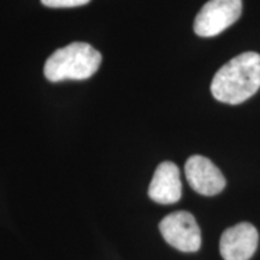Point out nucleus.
<instances>
[{
    "label": "nucleus",
    "instance_id": "nucleus-1",
    "mask_svg": "<svg viewBox=\"0 0 260 260\" xmlns=\"http://www.w3.org/2000/svg\"><path fill=\"white\" fill-rule=\"evenodd\" d=\"M260 88V54L245 52L224 64L214 75L211 93L220 103L237 105Z\"/></svg>",
    "mask_w": 260,
    "mask_h": 260
},
{
    "label": "nucleus",
    "instance_id": "nucleus-2",
    "mask_svg": "<svg viewBox=\"0 0 260 260\" xmlns=\"http://www.w3.org/2000/svg\"><path fill=\"white\" fill-rule=\"evenodd\" d=\"M103 57L99 51L86 42H73L58 48L48 57L44 67L50 82L65 80H87L99 69Z\"/></svg>",
    "mask_w": 260,
    "mask_h": 260
},
{
    "label": "nucleus",
    "instance_id": "nucleus-3",
    "mask_svg": "<svg viewBox=\"0 0 260 260\" xmlns=\"http://www.w3.org/2000/svg\"><path fill=\"white\" fill-rule=\"evenodd\" d=\"M242 0H210L194 21L195 34L203 38L219 35L240 18Z\"/></svg>",
    "mask_w": 260,
    "mask_h": 260
},
{
    "label": "nucleus",
    "instance_id": "nucleus-4",
    "mask_svg": "<svg viewBox=\"0 0 260 260\" xmlns=\"http://www.w3.org/2000/svg\"><path fill=\"white\" fill-rule=\"evenodd\" d=\"M159 230L169 245L181 252L191 253L201 247V232L194 216L187 211L168 214L159 223Z\"/></svg>",
    "mask_w": 260,
    "mask_h": 260
},
{
    "label": "nucleus",
    "instance_id": "nucleus-5",
    "mask_svg": "<svg viewBox=\"0 0 260 260\" xmlns=\"http://www.w3.org/2000/svg\"><path fill=\"white\" fill-rule=\"evenodd\" d=\"M184 172L189 186L205 197H213L225 188V177L210 159L191 155L186 162Z\"/></svg>",
    "mask_w": 260,
    "mask_h": 260
},
{
    "label": "nucleus",
    "instance_id": "nucleus-6",
    "mask_svg": "<svg viewBox=\"0 0 260 260\" xmlns=\"http://www.w3.org/2000/svg\"><path fill=\"white\" fill-rule=\"evenodd\" d=\"M259 235L251 223H239L228 228L219 241V252L224 260H249L258 247Z\"/></svg>",
    "mask_w": 260,
    "mask_h": 260
},
{
    "label": "nucleus",
    "instance_id": "nucleus-7",
    "mask_svg": "<svg viewBox=\"0 0 260 260\" xmlns=\"http://www.w3.org/2000/svg\"><path fill=\"white\" fill-rule=\"evenodd\" d=\"M148 197L155 203L170 205L177 203L182 197L180 169L171 161L158 165L148 188Z\"/></svg>",
    "mask_w": 260,
    "mask_h": 260
},
{
    "label": "nucleus",
    "instance_id": "nucleus-8",
    "mask_svg": "<svg viewBox=\"0 0 260 260\" xmlns=\"http://www.w3.org/2000/svg\"><path fill=\"white\" fill-rule=\"evenodd\" d=\"M90 0H41V3L47 8H77L88 4Z\"/></svg>",
    "mask_w": 260,
    "mask_h": 260
}]
</instances>
